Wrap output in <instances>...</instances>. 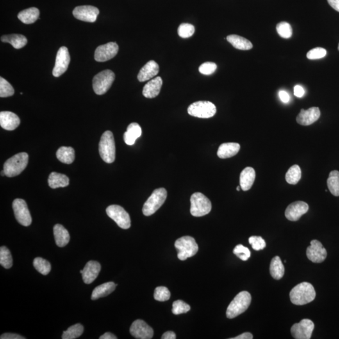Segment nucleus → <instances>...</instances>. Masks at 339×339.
Masks as SVG:
<instances>
[{
	"instance_id": "f257e3e1",
	"label": "nucleus",
	"mask_w": 339,
	"mask_h": 339,
	"mask_svg": "<svg viewBox=\"0 0 339 339\" xmlns=\"http://www.w3.org/2000/svg\"><path fill=\"white\" fill-rule=\"evenodd\" d=\"M316 292L312 284L308 282L297 284L291 290L290 298L296 306H304L315 299Z\"/></svg>"
},
{
	"instance_id": "f03ea898",
	"label": "nucleus",
	"mask_w": 339,
	"mask_h": 339,
	"mask_svg": "<svg viewBox=\"0 0 339 339\" xmlns=\"http://www.w3.org/2000/svg\"><path fill=\"white\" fill-rule=\"evenodd\" d=\"M251 302V296L247 291H243L234 298L227 307L226 316L228 318H234L247 310Z\"/></svg>"
},
{
	"instance_id": "7ed1b4c3",
	"label": "nucleus",
	"mask_w": 339,
	"mask_h": 339,
	"mask_svg": "<svg viewBox=\"0 0 339 339\" xmlns=\"http://www.w3.org/2000/svg\"><path fill=\"white\" fill-rule=\"evenodd\" d=\"M29 162V155L27 153H20L15 154L5 161L3 170L6 176L13 177L17 176L24 171Z\"/></svg>"
},
{
	"instance_id": "20e7f679",
	"label": "nucleus",
	"mask_w": 339,
	"mask_h": 339,
	"mask_svg": "<svg viewBox=\"0 0 339 339\" xmlns=\"http://www.w3.org/2000/svg\"><path fill=\"white\" fill-rule=\"evenodd\" d=\"M99 152L101 158L106 163H112L116 158V147L113 134L110 131L104 132L100 140Z\"/></svg>"
},
{
	"instance_id": "39448f33",
	"label": "nucleus",
	"mask_w": 339,
	"mask_h": 339,
	"mask_svg": "<svg viewBox=\"0 0 339 339\" xmlns=\"http://www.w3.org/2000/svg\"><path fill=\"white\" fill-rule=\"evenodd\" d=\"M175 247L178 258L181 261H185L188 258L195 255L199 250L194 238L188 236H183L175 241Z\"/></svg>"
},
{
	"instance_id": "423d86ee",
	"label": "nucleus",
	"mask_w": 339,
	"mask_h": 339,
	"mask_svg": "<svg viewBox=\"0 0 339 339\" xmlns=\"http://www.w3.org/2000/svg\"><path fill=\"white\" fill-rule=\"evenodd\" d=\"M167 197V192L164 188L154 190L143 205V213L146 216H150L155 213L161 208Z\"/></svg>"
},
{
	"instance_id": "0eeeda50",
	"label": "nucleus",
	"mask_w": 339,
	"mask_h": 339,
	"mask_svg": "<svg viewBox=\"0 0 339 339\" xmlns=\"http://www.w3.org/2000/svg\"><path fill=\"white\" fill-rule=\"evenodd\" d=\"M190 213L194 217L208 215L212 209L210 200L202 193H193L190 198Z\"/></svg>"
},
{
	"instance_id": "6e6552de",
	"label": "nucleus",
	"mask_w": 339,
	"mask_h": 339,
	"mask_svg": "<svg viewBox=\"0 0 339 339\" xmlns=\"http://www.w3.org/2000/svg\"><path fill=\"white\" fill-rule=\"evenodd\" d=\"M115 79V73L111 70H104L95 75L92 80L93 90L95 94H105L110 90Z\"/></svg>"
},
{
	"instance_id": "1a4fd4ad",
	"label": "nucleus",
	"mask_w": 339,
	"mask_h": 339,
	"mask_svg": "<svg viewBox=\"0 0 339 339\" xmlns=\"http://www.w3.org/2000/svg\"><path fill=\"white\" fill-rule=\"evenodd\" d=\"M216 107L213 102L200 101L193 102L188 108V113L192 117L210 118L216 115Z\"/></svg>"
},
{
	"instance_id": "9d476101",
	"label": "nucleus",
	"mask_w": 339,
	"mask_h": 339,
	"mask_svg": "<svg viewBox=\"0 0 339 339\" xmlns=\"http://www.w3.org/2000/svg\"><path fill=\"white\" fill-rule=\"evenodd\" d=\"M106 213L121 228L128 229L130 227V217L129 214L122 206L111 205L106 209Z\"/></svg>"
},
{
	"instance_id": "9b49d317",
	"label": "nucleus",
	"mask_w": 339,
	"mask_h": 339,
	"mask_svg": "<svg viewBox=\"0 0 339 339\" xmlns=\"http://www.w3.org/2000/svg\"><path fill=\"white\" fill-rule=\"evenodd\" d=\"M13 211L17 221L24 226H29L31 217L26 202L21 199H16L12 204Z\"/></svg>"
},
{
	"instance_id": "f8f14e48",
	"label": "nucleus",
	"mask_w": 339,
	"mask_h": 339,
	"mask_svg": "<svg viewBox=\"0 0 339 339\" xmlns=\"http://www.w3.org/2000/svg\"><path fill=\"white\" fill-rule=\"evenodd\" d=\"M313 322L311 320L304 319L293 325L291 334L296 339H310L313 331Z\"/></svg>"
},
{
	"instance_id": "ddd939ff",
	"label": "nucleus",
	"mask_w": 339,
	"mask_h": 339,
	"mask_svg": "<svg viewBox=\"0 0 339 339\" xmlns=\"http://www.w3.org/2000/svg\"><path fill=\"white\" fill-rule=\"evenodd\" d=\"M70 57L67 48L62 47L57 54L55 65L53 69V76L58 77L62 75L69 67Z\"/></svg>"
},
{
	"instance_id": "4468645a",
	"label": "nucleus",
	"mask_w": 339,
	"mask_h": 339,
	"mask_svg": "<svg viewBox=\"0 0 339 339\" xmlns=\"http://www.w3.org/2000/svg\"><path fill=\"white\" fill-rule=\"evenodd\" d=\"M119 47L117 43L109 42L108 44L100 45L95 50V60L99 62H106L115 58L117 55Z\"/></svg>"
},
{
	"instance_id": "2eb2a0df",
	"label": "nucleus",
	"mask_w": 339,
	"mask_h": 339,
	"mask_svg": "<svg viewBox=\"0 0 339 339\" xmlns=\"http://www.w3.org/2000/svg\"><path fill=\"white\" fill-rule=\"evenodd\" d=\"M310 244L307 249V258L313 263H322L327 258V250L318 240L311 241Z\"/></svg>"
},
{
	"instance_id": "dca6fc26",
	"label": "nucleus",
	"mask_w": 339,
	"mask_h": 339,
	"mask_svg": "<svg viewBox=\"0 0 339 339\" xmlns=\"http://www.w3.org/2000/svg\"><path fill=\"white\" fill-rule=\"evenodd\" d=\"M99 13L98 8L90 5L77 6L73 10V15L76 19L86 22L96 21Z\"/></svg>"
},
{
	"instance_id": "f3484780",
	"label": "nucleus",
	"mask_w": 339,
	"mask_h": 339,
	"mask_svg": "<svg viewBox=\"0 0 339 339\" xmlns=\"http://www.w3.org/2000/svg\"><path fill=\"white\" fill-rule=\"evenodd\" d=\"M129 332L136 339H150L153 338L154 330L142 320H136L131 324Z\"/></svg>"
},
{
	"instance_id": "a211bd4d",
	"label": "nucleus",
	"mask_w": 339,
	"mask_h": 339,
	"mask_svg": "<svg viewBox=\"0 0 339 339\" xmlns=\"http://www.w3.org/2000/svg\"><path fill=\"white\" fill-rule=\"evenodd\" d=\"M308 205L306 202L297 201L289 205L285 211L286 217L291 221H297L308 212Z\"/></svg>"
},
{
	"instance_id": "6ab92c4d",
	"label": "nucleus",
	"mask_w": 339,
	"mask_h": 339,
	"mask_svg": "<svg viewBox=\"0 0 339 339\" xmlns=\"http://www.w3.org/2000/svg\"><path fill=\"white\" fill-rule=\"evenodd\" d=\"M320 117V111L317 107H312L308 110L302 109L297 118L298 123L303 126H309L317 122Z\"/></svg>"
},
{
	"instance_id": "aec40b11",
	"label": "nucleus",
	"mask_w": 339,
	"mask_h": 339,
	"mask_svg": "<svg viewBox=\"0 0 339 339\" xmlns=\"http://www.w3.org/2000/svg\"><path fill=\"white\" fill-rule=\"evenodd\" d=\"M20 124L19 117L10 111H1L0 113V125L6 130L13 131Z\"/></svg>"
},
{
	"instance_id": "412c9836",
	"label": "nucleus",
	"mask_w": 339,
	"mask_h": 339,
	"mask_svg": "<svg viewBox=\"0 0 339 339\" xmlns=\"http://www.w3.org/2000/svg\"><path fill=\"white\" fill-rule=\"evenodd\" d=\"M100 263L95 261H90L86 264L83 269V279L86 284L92 283L97 278L101 271Z\"/></svg>"
},
{
	"instance_id": "4be33fe9",
	"label": "nucleus",
	"mask_w": 339,
	"mask_h": 339,
	"mask_svg": "<svg viewBox=\"0 0 339 339\" xmlns=\"http://www.w3.org/2000/svg\"><path fill=\"white\" fill-rule=\"evenodd\" d=\"M159 72V65L155 61H150L148 62L140 70L138 75V79L140 82L149 81L156 76Z\"/></svg>"
},
{
	"instance_id": "5701e85b",
	"label": "nucleus",
	"mask_w": 339,
	"mask_h": 339,
	"mask_svg": "<svg viewBox=\"0 0 339 339\" xmlns=\"http://www.w3.org/2000/svg\"><path fill=\"white\" fill-rule=\"evenodd\" d=\"M162 84V79L160 77L152 79L143 88V95L147 98H154L160 93Z\"/></svg>"
},
{
	"instance_id": "b1692460",
	"label": "nucleus",
	"mask_w": 339,
	"mask_h": 339,
	"mask_svg": "<svg viewBox=\"0 0 339 339\" xmlns=\"http://www.w3.org/2000/svg\"><path fill=\"white\" fill-rule=\"evenodd\" d=\"M256 172L253 168L247 167L240 175V186L243 191H247L252 187L255 181Z\"/></svg>"
},
{
	"instance_id": "393cba45",
	"label": "nucleus",
	"mask_w": 339,
	"mask_h": 339,
	"mask_svg": "<svg viewBox=\"0 0 339 339\" xmlns=\"http://www.w3.org/2000/svg\"><path fill=\"white\" fill-rule=\"evenodd\" d=\"M240 145L238 143H222L218 149L217 156L222 159L231 158L238 154L240 152Z\"/></svg>"
},
{
	"instance_id": "a878e982",
	"label": "nucleus",
	"mask_w": 339,
	"mask_h": 339,
	"mask_svg": "<svg viewBox=\"0 0 339 339\" xmlns=\"http://www.w3.org/2000/svg\"><path fill=\"white\" fill-rule=\"evenodd\" d=\"M142 131L140 125L136 123H132L127 128L124 134V142L128 145L135 144L136 140L142 135Z\"/></svg>"
},
{
	"instance_id": "bb28decb",
	"label": "nucleus",
	"mask_w": 339,
	"mask_h": 339,
	"mask_svg": "<svg viewBox=\"0 0 339 339\" xmlns=\"http://www.w3.org/2000/svg\"><path fill=\"white\" fill-rule=\"evenodd\" d=\"M54 238L56 245L63 247L68 244L70 240L69 232L61 224H56L54 227Z\"/></svg>"
},
{
	"instance_id": "cd10ccee",
	"label": "nucleus",
	"mask_w": 339,
	"mask_h": 339,
	"mask_svg": "<svg viewBox=\"0 0 339 339\" xmlns=\"http://www.w3.org/2000/svg\"><path fill=\"white\" fill-rule=\"evenodd\" d=\"M117 286V284H115L114 282H108L101 284L93 290L92 296V299L95 300L100 299V298H103L106 297L111 293L115 291L116 287Z\"/></svg>"
},
{
	"instance_id": "c85d7f7f",
	"label": "nucleus",
	"mask_w": 339,
	"mask_h": 339,
	"mask_svg": "<svg viewBox=\"0 0 339 339\" xmlns=\"http://www.w3.org/2000/svg\"><path fill=\"white\" fill-rule=\"evenodd\" d=\"M39 15V10L35 7H31L20 11L18 18L25 24H31L37 21Z\"/></svg>"
},
{
	"instance_id": "c756f323",
	"label": "nucleus",
	"mask_w": 339,
	"mask_h": 339,
	"mask_svg": "<svg viewBox=\"0 0 339 339\" xmlns=\"http://www.w3.org/2000/svg\"><path fill=\"white\" fill-rule=\"evenodd\" d=\"M48 183L52 188L65 187L69 185V179L65 175L52 172L48 179Z\"/></svg>"
},
{
	"instance_id": "7c9ffc66",
	"label": "nucleus",
	"mask_w": 339,
	"mask_h": 339,
	"mask_svg": "<svg viewBox=\"0 0 339 339\" xmlns=\"http://www.w3.org/2000/svg\"><path fill=\"white\" fill-rule=\"evenodd\" d=\"M1 40L3 42L10 44L16 49H22L27 44V38L20 34L3 35L1 37Z\"/></svg>"
},
{
	"instance_id": "2f4dec72",
	"label": "nucleus",
	"mask_w": 339,
	"mask_h": 339,
	"mask_svg": "<svg viewBox=\"0 0 339 339\" xmlns=\"http://www.w3.org/2000/svg\"><path fill=\"white\" fill-rule=\"evenodd\" d=\"M227 40L231 44L234 48L239 50H242V51H247V50L251 49L252 48V44L249 40L241 36L237 35H231L227 36Z\"/></svg>"
},
{
	"instance_id": "473e14b6",
	"label": "nucleus",
	"mask_w": 339,
	"mask_h": 339,
	"mask_svg": "<svg viewBox=\"0 0 339 339\" xmlns=\"http://www.w3.org/2000/svg\"><path fill=\"white\" fill-rule=\"evenodd\" d=\"M270 272L272 277L277 280H279L284 276V267L279 256L274 257L271 261Z\"/></svg>"
},
{
	"instance_id": "72a5a7b5",
	"label": "nucleus",
	"mask_w": 339,
	"mask_h": 339,
	"mask_svg": "<svg viewBox=\"0 0 339 339\" xmlns=\"http://www.w3.org/2000/svg\"><path fill=\"white\" fill-rule=\"evenodd\" d=\"M58 160L65 164H71L75 159L74 149L70 147H62L59 149L56 154Z\"/></svg>"
},
{
	"instance_id": "f704fd0d",
	"label": "nucleus",
	"mask_w": 339,
	"mask_h": 339,
	"mask_svg": "<svg viewBox=\"0 0 339 339\" xmlns=\"http://www.w3.org/2000/svg\"><path fill=\"white\" fill-rule=\"evenodd\" d=\"M327 186L332 195L339 196V172L338 170H334L330 173L327 179Z\"/></svg>"
},
{
	"instance_id": "c9c22d12",
	"label": "nucleus",
	"mask_w": 339,
	"mask_h": 339,
	"mask_svg": "<svg viewBox=\"0 0 339 339\" xmlns=\"http://www.w3.org/2000/svg\"><path fill=\"white\" fill-rule=\"evenodd\" d=\"M302 177L301 169L299 165H294L289 168L285 175L286 182L292 185H296Z\"/></svg>"
},
{
	"instance_id": "e433bc0d",
	"label": "nucleus",
	"mask_w": 339,
	"mask_h": 339,
	"mask_svg": "<svg viewBox=\"0 0 339 339\" xmlns=\"http://www.w3.org/2000/svg\"><path fill=\"white\" fill-rule=\"evenodd\" d=\"M84 327L80 324H77L70 327L67 331L63 332V339H74L79 338L83 334Z\"/></svg>"
},
{
	"instance_id": "4c0bfd02",
	"label": "nucleus",
	"mask_w": 339,
	"mask_h": 339,
	"mask_svg": "<svg viewBox=\"0 0 339 339\" xmlns=\"http://www.w3.org/2000/svg\"><path fill=\"white\" fill-rule=\"evenodd\" d=\"M33 266L36 270L43 275H47L51 270V265L44 258H36L33 260Z\"/></svg>"
},
{
	"instance_id": "58836bf2",
	"label": "nucleus",
	"mask_w": 339,
	"mask_h": 339,
	"mask_svg": "<svg viewBox=\"0 0 339 339\" xmlns=\"http://www.w3.org/2000/svg\"><path fill=\"white\" fill-rule=\"evenodd\" d=\"M0 264L6 269H9L13 265V259L10 250L5 247H0Z\"/></svg>"
},
{
	"instance_id": "ea45409f",
	"label": "nucleus",
	"mask_w": 339,
	"mask_h": 339,
	"mask_svg": "<svg viewBox=\"0 0 339 339\" xmlns=\"http://www.w3.org/2000/svg\"><path fill=\"white\" fill-rule=\"evenodd\" d=\"M14 89L3 77H0V97H7L14 94Z\"/></svg>"
},
{
	"instance_id": "a19ab883",
	"label": "nucleus",
	"mask_w": 339,
	"mask_h": 339,
	"mask_svg": "<svg viewBox=\"0 0 339 339\" xmlns=\"http://www.w3.org/2000/svg\"><path fill=\"white\" fill-rule=\"evenodd\" d=\"M277 31L279 36L284 38H289L292 35V28L287 22L279 23L277 26Z\"/></svg>"
},
{
	"instance_id": "79ce46f5",
	"label": "nucleus",
	"mask_w": 339,
	"mask_h": 339,
	"mask_svg": "<svg viewBox=\"0 0 339 339\" xmlns=\"http://www.w3.org/2000/svg\"><path fill=\"white\" fill-rule=\"evenodd\" d=\"M170 292L165 286H158L156 288L154 293V299L159 302H165L169 300Z\"/></svg>"
},
{
	"instance_id": "37998d69",
	"label": "nucleus",
	"mask_w": 339,
	"mask_h": 339,
	"mask_svg": "<svg viewBox=\"0 0 339 339\" xmlns=\"http://www.w3.org/2000/svg\"><path fill=\"white\" fill-rule=\"evenodd\" d=\"M190 310L189 305L186 304L183 300H177L173 303L172 313L174 315L188 312Z\"/></svg>"
},
{
	"instance_id": "c03bdc74",
	"label": "nucleus",
	"mask_w": 339,
	"mask_h": 339,
	"mask_svg": "<svg viewBox=\"0 0 339 339\" xmlns=\"http://www.w3.org/2000/svg\"><path fill=\"white\" fill-rule=\"evenodd\" d=\"M195 32V27L192 24H183L179 26L178 34L180 37L186 38L192 37Z\"/></svg>"
},
{
	"instance_id": "a18cd8bd",
	"label": "nucleus",
	"mask_w": 339,
	"mask_h": 339,
	"mask_svg": "<svg viewBox=\"0 0 339 339\" xmlns=\"http://www.w3.org/2000/svg\"><path fill=\"white\" fill-rule=\"evenodd\" d=\"M233 253L241 260L244 261H247L251 256V251L247 247L242 245L236 246L233 250Z\"/></svg>"
},
{
	"instance_id": "49530a36",
	"label": "nucleus",
	"mask_w": 339,
	"mask_h": 339,
	"mask_svg": "<svg viewBox=\"0 0 339 339\" xmlns=\"http://www.w3.org/2000/svg\"><path fill=\"white\" fill-rule=\"evenodd\" d=\"M327 55V51L324 48H314L307 54V58L310 60H316L324 58Z\"/></svg>"
},
{
	"instance_id": "de8ad7c7",
	"label": "nucleus",
	"mask_w": 339,
	"mask_h": 339,
	"mask_svg": "<svg viewBox=\"0 0 339 339\" xmlns=\"http://www.w3.org/2000/svg\"><path fill=\"white\" fill-rule=\"evenodd\" d=\"M249 244L255 251H260L266 247L265 241L260 236H251L249 238Z\"/></svg>"
},
{
	"instance_id": "09e8293b",
	"label": "nucleus",
	"mask_w": 339,
	"mask_h": 339,
	"mask_svg": "<svg viewBox=\"0 0 339 339\" xmlns=\"http://www.w3.org/2000/svg\"><path fill=\"white\" fill-rule=\"evenodd\" d=\"M216 69H217V65L215 63L210 62L202 63L199 68V72L202 74L207 75V76L213 74Z\"/></svg>"
},
{
	"instance_id": "8fccbe9b",
	"label": "nucleus",
	"mask_w": 339,
	"mask_h": 339,
	"mask_svg": "<svg viewBox=\"0 0 339 339\" xmlns=\"http://www.w3.org/2000/svg\"><path fill=\"white\" fill-rule=\"evenodd\" d=\"M1 339H25L24 337L19 335V334L5 333L2 334L0 337Z\"/></svg>"
},
{
	"instance_id": "3c124183",
	"label": "nucleus",
	"mask_w": 339,
	"mask_h": 339,
	"mask_svg": "<svg viewBox=\"0 0 339 339\" xmlns=\"http://www.w3.org/2000/svg\"><path fill=\"white\" fill-rule=\"evenodd\" d=\"M279 96L281 101L284 102V103H287V102L290 101V95H289L287 92H284V91H280V92H279Z\"/></svg>"
},
{
	"instance_id": "603ef678",
	"label": "nucleus",
	"mask_w": 339,
	"mask_h": 339,
	"mask_svg": "<svg viewBox=\"0 0 339 339\" xmlns=\"http://www.w3.org/2000/svg\"><path fill=\"white\" fill-rule=\"evenodd\" d=\"M305 94V91L302 86L297 85L294 88V94L297 97H302Z\"/></svg>"
},
{
	"instance_id": "864d4df0",
	"label": "nucleus",
	"mask_w": 339,
	"mask_h": 339,
	"mask_svg": "<svg viewBox=\"0 0 339 339\" xmlns=\"http://www.w3.org/2000/svg\"><path fill=\"white\" fill-rule=\"evenodd\" d=\"M162 339H176V335L174 332L168 331L166 332L165 333L163 334L162 337H161Z\"/></svg>"
},
{
	"instance_id": "5fc2aeb1",
	"label": "nucleus",
	"mask_w": 339,
	"mask_h": 339,
	"mask_svg": "<svg viewBox=\"0 0 339 339\" xmlns=\"http://www.w3.org/2000/svg\"><path fill=\"white\" fill-rule=\"evenodd\" d=\"M253 338L252 334L249 332H245L241 334V335L236 337V338H231V339H252Z\"/></svg>"
},
{
	"instance_id": "6e6d98bb",
	"label": "nucleus",
	"mask_w": 339,
	"mask_h": 339,
	"mask_svg": "<svg viewBox=\"0 0 339 339\" xmlns=\"http://www.w3.org/2000/svg\"><path fill=\"white\" fill-rule=\"evenodd\" d=\"M330 5L339 12V0H327Z\"/></svg>"
},
{
	"instance_id": "4d7b16f0",
	"label": "nucleus",
	"mask_w": 339,
	"mask_h": 339,
	"mask_svg": "<svg viewBox=\"0 0 339 339\" xmlns=\"http://www.w3.org/2000/svg\"><path fill=\"white\" fill-rule=\"evenodd\" d=\"M100 339H117V338L110 332H106L99 338Z\"/></svg>"
},
{
	"instance_id": "13d9d810",
	"label": "nucleus",
	"mask_w": 339,
	"mask_h": 339,
	"mask_svg": "<svg viewBox=\"0 0 339 339\" xmlns=\"http://www.w3.org/2000/svg\"><path fill=\"white\" fill-rule=\"evenodd\" d=\"M1 176H4V175H6L5 172H4V170L1 172Z\"/></svg>"
},
{
	"instance_id": "bf43d9fd",
	"label": "nucleus",
	"mask_w": 339,
	"mask_h": 339,
	"mask_svg": "<svg viewBox=\"0 0 339 339\" xmlns=\"http://www.w3.org/2000/svg\"><path fill=\"white\" fill-rule=\"evenodd\" d=\"M240 188H241V186H238V187H237V190H238V191H240Z\"/></svg>"
},
{
	"instance_id": "052dcab7",
	"label": "nucleus",
	"mask_w": 339,
	"mask_h": 339,
	"mask_svg": "<svg viewBox=\"0 0 339 339\" xmlns=\"http://www.w3.org/2000/svg\"><path fill=\"white\" fill-rule=\"evenodd\" d=\"M80 273H81V274H83V270H81V271H80Z\"/></svg>"
},
{
	"instance_id": "680f3d73",
	"label": "nucleus",
	"mask_w": 339,
	"mask_h": 339,
	"mask_svg": "<svg viewBox=\"0 0 339 339\" xmlns=\"http://www.w3.org/2000/svg\"><path fill=\"white\" fill-rule=\"evenodd\" d=\"M338 49H339V44Z\"/></svg>"
}]
</instances>
